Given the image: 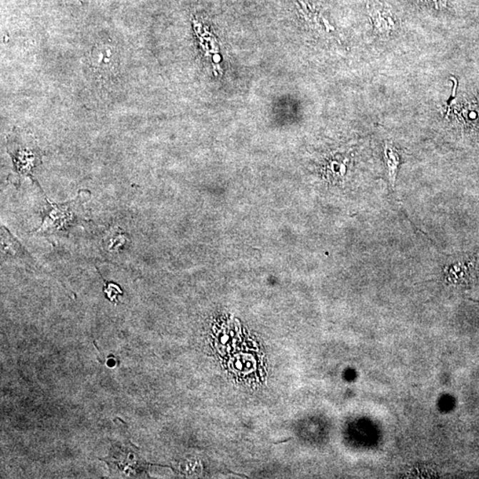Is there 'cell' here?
Returning a JSON list of instances; mask_svg holds the SVG:
<instances>
[{"instance_id":"5b68a950","label":"cell","mask_w":479,"mask_h":479,"mask_svg":"<svg viewBox=\"0 0 479 479\" xmlns=\"http://www.w3.org/2000/svg\"><path fill=\"white\" fill-rule=\"evenodd\" d=\"M385 159L387 167L389 171V178L391 185H395L396 181L397 171L398 163H400V157H398L396 150L393 147V145L387 142L385 146Z\"/></svg>"},{"instance_id":"7a4b0ae2","label":"cell","mask_w":479,"mask_h":479,"mask_svg":"<svg viewBox=\"0 0 479 479\" xmlns=\"http://www.w3.org/2000/svg\"><path fill=\"white\" fill-rule=\"evenodd\" d=\"M7 150L12 157L14 170L20 176L31 178L38 183L33 173L41 163V153L32 141H18L16 138H9L7 141Z\"/></svg>"},{"instance_id":"8992f818","label":"cell","mask_w":479,"mask_h":479,"mask_svg":"<svg viewBox=\"0 0 479 479\" xmlns=\"http://www.w3.org/2000/svg\"><path fill=\"white\" fill-rule=\"evenodd\" d=\"M105 281L104 293L107 296L109 301L116 303L119 302V296L123 295V291L118 285Z\"/></svg>"},{"instance_id":"277c9868","label":"cell","mask_w":479,"mask_h":479,"mask_svg":"<svg viewBox=\"0 0 479 479\" xmlns=\"http://www.w3.org/2000/svg\"><path fill=\"white\" fill-rule=\"evenodd\" d=\"M115 53L111 46L99 45L91 53V62L99 69H107L111 67L114 61Z\"/></svg>"},{"instance_id":"6da1fadb","label":"cell","mask_w":479,"mask_h":479,"mask_svg":"<svg viewBox=\"0 0 479 479\" xmlns=\"http://www.w3.org/2000/svg\"><path fill=\"white\" fill-rule=\"evenodd\" d=\"M89 199L82 200L81 196L76 197V200L65 203H51L46 197L47 207L44 212L43 221L39 228L33 230L32 233L39 235H52L60 232H67L69 229L79 224L81 221H86L81 218L80 210L84 203Z\"/></svg>"},{"instance_id":"3957f363","label":"cell","mask_w":479,"mask_h":479,"mask_svg":"<svg viewBox=\"0 0 479 479\" xmlns=\"http://www.w3.org/2000/svg\"><path fill=\"white\" fill-rule=\"evenodd\" d=\"M140 450L129 444L128 447H113L111 455L104 458L109 463L112 475H120L124 478H137L141 470H145L147 463L141 462Z\"/></svg>"}]
</instances>
